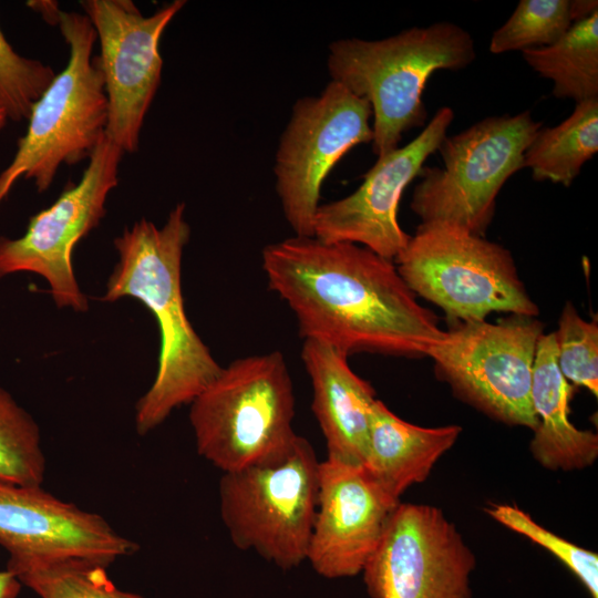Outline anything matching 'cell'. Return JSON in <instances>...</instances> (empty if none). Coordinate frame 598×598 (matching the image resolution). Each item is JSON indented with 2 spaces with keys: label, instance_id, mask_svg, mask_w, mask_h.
<instances>
[{
  "label": "cell",
  "instance_id": "d6986e66",
  "mask_svg": "<svg viewBox=\"0 0 598 598\" xmlns=\"http://www.w3.org/2000/svg\"><path fill=\"white\" fill-rule=\"evenodd\" d=\"M462 427H423L395 415L377 399L362 466L392 498L430 475L439 458L456 442Z\"/></svg>",
  "mask_w": 598,
  "mask_h": 598
},
{
  "label": "cell",
  "instance_id": "52a82bcc",
  "mask_svg": "<svg viewBox=\"0 0 598 598\" xmlns=\"http://www.w3.org/2000/svg\"><path fill=\"white\" fill-rule=\"evenodd\" d=\"M542 127L530 111L489 116L445 136L444 166L422 167L411 209L421 223H446L484 237L506 181L524 168V154Z\"/></svg>",
  "mask_w": 598,
  "mask_h": 598
},
{
  "label": "cell",
  "instance_id": "e0dca14e",
  "mask_svg": "<svg viewBox=\"0 0 598 598\" xmlns=\"http://www.w3.org/2000/svg\"><path fill=\"white\" fill-rule=\"evenodd\" d=\"M301 359L311 381V408L327 457L361 465L377 400L372 385L354 373L347 354L322 341L305 339Z\"/></svg>",
  "mask_w": 598,
  "mask_h": 598
},
{
  "label": "cell",
  "instance_id": "277c9868",
  "mask_svg": "<svg viewBox=\"0 0 598 598\" xmlns=\"http://www.w3.org/2000/svg\"><path fill=\"white\" fill-rule=\"evenodd\" d=\"M189 405L197 453L223 473L276 462L298 437L280 351L231 361Z\"/></svg>",
  "mask_w": 598,
  "mask_h": 598
},
{
  "label": "cell",
  "instance_id": "4fadbf2b",
  "mask_svg": "<svg viewBox=\"0 0 598 598\" xmlns=\"http://www.w3.org/2000/svg\"><path fill=\"white\" fill-rule=\"evenodd\" d=\"M475 566L440 508L399 503L361 574L371 598H473Z\"/></svg>",
  "mask_w": 598,
  "mask_h": 598
},
{
  "label": "cell",
  "instance_id": "9a60e30c",
  "mask_svg": "<svg viewBox=\"0 0 598 598\" xmlns=\"http://www.w3.org/2000/svg\"><path fill=\"white\" fill-rule=\"evenodd\" d=\"M399 503L362 465L331 457L320 461L306 560L328 579L361 574Z\"/></svg>",
  "mask_w": 598,
  "mask_h": 598
},
{
  "label": "cell",
  "instance_id": "603a6c76",
  "mask_svg": "<svg viewBox=\"0 0 598 598\" xmlns=\"http://www.w3.org/2000/svg\"><path fill=\"white\" fill-rule=\"evenodd\" d=\"M45 468L39 425L0 388V483L42 485Z\"/></svg>",
  "mask_w": 598,
  "mask_h": 598
},
{
  "label": "cell",
  "instance_id": "5b68a950",
  "mask_svg": "<svg viewBox=\"0 0 598 598\" xmlns=\"http://www.w3.org/2000/svg\"><path fill=\"white\" fill-rule=\"evenodd\" d=\"M59 28L69 45L65 68L34 103L24 135L0 173V205L21 177L45 192L61 167L85 159L105 137L107 97L96 55V32L84 13L61 11Z\"/></svg>",
  "mask_w": 598,
  "mask_h": 598
},
{
  "label": "cell",
  "instance_id": "30bf717a",
  "mask_svg": "<svg viewBox=\"0 0 598 598\" xmlns=\"http://www.w3.org/2000/svg\"><path fill=\"white\" fill-rule=\"evenodd\" d=\"M370 103L330 81L317 96L299 99L278 144L276 190L295 236L313 237L321 186L354 146L372 142Z\"/></svg>",
  "mask_w": 598,
  "mask_h": 598
},
{
  "label": "cell",
  "instance_id": "ffe728a7",
  "mask_svg": "<svg viewBox=\"0 0 598 598\" xmlns=\"http://www.w3.org/2000/svg\"><path fill=\"white\" fill-rule=\"evenodd\" d=\"M598 151V99L576 103L554 127L539 128L524 154L534 181L569 186Z\"/></svg>",
  "mask_w": 598,
  "mask_h": 598
},
{
  "label": "cell",
  "instance_id": "3957f363",
  "mask_svg": "<svg viewBox=\"0 0 598 598\" xmlns=\"http://www.w3.org/2000/svg\"><path fill=\"white\" fill-rule=\"evenodd\" d=\"M475 56L465 29L439 21L381 40H336L327 65L331 81L370 103L372 150L380 157L398 148L405 132L424 125L422 94L432 73L464 69Z\"/></svg>",
  "mask_w": 598,
  "mask_h": 598
},
{
  "label": "cell",
  "instance_id": "6da1fadb",
  "mask_svg": "<svg viewBox=\"0 0 598 598\" xmlns=\"http://www.w3.org/2000/svg\"><path fill=\"white\" fill-rule=\"evenodd\" d=\"M269 288L290 308L300 337L349 355L426 357L445 334L393 260L351 243L293 236L267 245Z\"/></svg>",
  "mask_w": 598,
  "mask_h": 598
},
{
  "label": "cell",
  "instance_id": "2e32d148",
  "mask_svg": "<svg viewBox=\"0 0 598 598\" xmlns=\"http://www.w3.org/2000/svg\"><path fill=\"white\" fill-rule=\"evenodd\" d=\"M0 545L11 559H87L110 566L140 546L101 515L44 491L0 483Z\"/></svg>",
  "mask_w": 598,
  "mask_h": 598
},
{
  "label": "cell",
  "instance_id": "7402d4cb",
  "mask_svg": "<svg viewBox=\"0 0 598 598\" xmlns=\"http://www.w3.org/2000/svg\"><path fill=\"white\" fill-rule=\"evenodd\" d=\"M107 566L87 559H8L7 570L40 598H146L117 588Z\"/></svg>",
  "mask_w": 598,
  "mask_h": 598
},
{
  "label": "cell",
  "instance_id": "ac0fdd59",
  "mask_svg": "<svg viewBox=\"0 0 598 598\" xmlns=\"http://www.w3.org/2000/svg\"><path fill=\"white\" fill-rule=\"evenodd\" d=\"M574 385L556 361L554 332L538 340L533 368L530 400L537 425L530 441L534 458L551 471L590 466L598 456V435L577 429L569 420Z\"/></svg>",
  "mask_w": 598,
  "mask_h": 598
},
{
  "label": "cell",
  "instance_id": "5bb4252c",
  "mask_svg": "<svg viewBox=\"0 0 598 598\" xmlns=\"http://www.w3.org/2000/svg\"><path fill=\"white\" fill-rule=\"evenodd\" d=\"M453 118L451 107L439 109L414 140L378 157L352 194L319 205L313 237L324 243L360 245L394 261L411 236L398 220L402 193L437 151Z\"/></svg>",
  "mask_w": 598,
  "mask_h": 598
},
{
  "label": "cell",
  "instance_id": "484cf974",
  "mask_svg": "<svg viewBox=\"0 0 598 598\" xmlns=\"http://www.w3.org/2000/svg\"><path fill=\"white\" fill-rule=\"evenodd\" d=\"M486 513L499 524L545 547L584 585L591 598H598V555L579 547L537 524L514 505L493 504Z\"/></svg>",
  "mask_w": 598,
  "mask_h": 598
},
{
  "label": "cell",
  "instance_id": "4dcf8cb0",
  "mask_svg": "<svg viewBox=\"0 0 598 598\" xmlns=\"http://www.w3.org/2000/svg\"><path fill=\"white\" fill-rule=\"evenodd\" d=\"M7 121H8V116L4 110L2 109V106L0 105V131L6 126Z\"/></svg>",
  "mask_w": 598,
  "mask_h": 598
},
{
  "label": "cell",
  "instance_id": "83f0119b",
  "mask_svg": "<svg viewBox=\"0 0 598 598\" xmlns=\"http://www.w3.org/2000/svg\"><path fill=\"white\" fill-rule=\"evenodd\" d=\"M27 6L39 13L43 20L51 24L58 25L60 20L61 9L59 3L52 0H31L27 2Z\"/></svg>",
  "mask_w": 598,
  "mask_h": 598
},
{
  "label": "cell",
  "instance_id": "cb8c5ba5",
  "mask_svg": "<svg viewBox=\"0 0 598 598\" xmlns=\"http://www.w3.org/2000/svg\"><path fill=\"white\" fill-rule=\"evenodd\" d=\"M571 25L568 0H520L509 19L493 33L489 51L501 54L548 47Z\"/></svg>",
  "mask_w": 598,
  "mask_h": 598
},
{
  "label": "cell",
  "instance_id": "7a4b0ae2",
  "mask_svg": "<svg viewBox=\"0 0 598 598\" xmlns=\"http://www.w3.org/2000/svg\"><path fill=\"white\" fill-rule=\"evenodd\" d=\"M189 237L185 204L179 203L163 226L141 218L114 239L118 261L101 299L140 300L156 319L161 336L154 382L135 406L140 435L161 425L176 408L190 404L223 368L185 311L181 275Z\"/></svg>",
  "mask_w": 598,
  "mask_h": 598
},
{
  "label": "cell",
  "instance_id": "d4e9b609",
  "mask_svg": "<svg viewBox=\"0 0 598 598\" xmlns=\"http://www.w3.org/2000/svg\"><path fill=\"white\" fill-rule=\"evenodd\" d=\"M556 361L564 378L573 385L598 395V323L580 317L567 301L554 332Z\"/></svg>",
  "mask_w": 598,
  "mask_h": 598
},
{
  "label": "cell",
  "instance_id": "f1b7e54d",
  "mask_svg": "<svg viewBox=\"0 0 598 598\" xmlns=\"http://www.w3.org/2000/svg\"><path fill=\"white\" fill-rule=\"evenodd\" d=\"M569 12L573 23L582 21L598 12V2L596 0L569 1Z\"/></svg>",
  "mask_w": 598,
  "mask_h": 598
},
{
  "label": "cell",
  "instance_id": "8fae6325",
  "mask_svg": "<svg viewBox=\"0 0 598 598\" xmlns=\"http://www.w3.org/2000/svg\"><path fill=\"white\" fill-rule=\"evenodd\" d=\"M124 152L106 136L91 154L80 181L33 215L16 239L0 236V278L20 271L42 276L55 305L87 309L72 267L75 245L100 224L109 194L118 183Z\"/></svg>",
  "mask_w": 598,
  "mask_h": 598
},
{
  "label": "cell",
  "instance_id": "7c38bea8",
  "mask_svg": "<svg viewBox=\"0 0 598 598\" xmlns=\"http://www.w3.org/2000/svg\"><path fill=\"white\" fill-rule=\"evenodd\" d=\"M185 3L174 0L144 16L131 0L81 1L100 42L96 59L109 106L105 136L124 153L138 150L143 122L161 83V37Z\"/></svg>",
  "mask_w": 598,
  "mask_h": 598
},
{
  "label": "cell",
  "instance_id": "9c48e42d",
  "mask_svg": "<svg viewBox=\"0 0 598 598\" xmlns=\"http://www.w3.org/2000/svg\"><path fill=\"white\" fill-rule=\"evenodd\" d=\"M544 324L509 315L497 322L455 323L427 352L436 375L462 400L509 425L535 430L530 391Z\"/></svg>",
  "mask_w": 598,
  "mask_h": 598
},
{
  "label": "cell",
  "instance_id": "8992f818",
  "mask_svg": "<svg viewBox=\"0 0 598 598\" xmlns=\"http://www.w3.org/2000/svg\"><path fill=\"white\" fill-rule=\"evenodd\" d=\"M394 262L414 295L454 323L483 321L492 312L539 313L511 251L462 227L421 223Z\"/></svg>",
  "mask_w": 598,
  "mask_h": 598
},
{
  "label": "cell",
  "instance_id": "4316f807",
  "mask_svg": "<svg viewBox=\"0 0 598 598\" xmlns=\"http://www.w3.org/2000/svg\"><path fill=\"white\" fill-rule=\"evenodd\" d=\"M54 76L50 65L16 52L0 29V105L8 120L28 121Z\"/></svg>",
  "mask_w": 598,
  "mask_h": 598
},
{
  "label": "cell",
  "instance_id": "ba28073f",
  "mask_svg": "<svg viewBox=\"0 0 598 598\" xmlns=\"http://www.w3.org/2000/svg\"><path fill=\"white\" fill-rule=\"evenodd\" d=\"M319 463L311 443L298 435L282 458L223 473L219 512L233 544L285 570L302 564L317 508Z\"/></svg>",
  "mask_w": 598,
  "mask_h": 598
},
{
  "label": "cell",
  "instance_id": "f546056e",
  "mask_svg": "<svg viewBox=\"0 0 598 598\" xmlns=\"http://www.w3.org/2000/svg\"><path fill=\"white\" fill-rule=\"evenodd\" d=\"M21 582L9 570L0 571V598H17Z\"/></svg>",
  "mask_w": 598,
  "mask_h": 598
},
{
  "label": "cell",
  "instance_id": "44dd1931",
  "mask_svg": "<svg viewBox=\"0 0 598 598\" xmlns=\"http://www.w3.org/2000/svg\"><path fill=\"white\" fill-rule=\"evenodd\" d=\"M540 76L553 81V95L576 103L598 99V12L573 23L554 44L522 52Z\"/></svg>",
  "mask_w": 598,
  "mask_h": 598
}]
</instances>
